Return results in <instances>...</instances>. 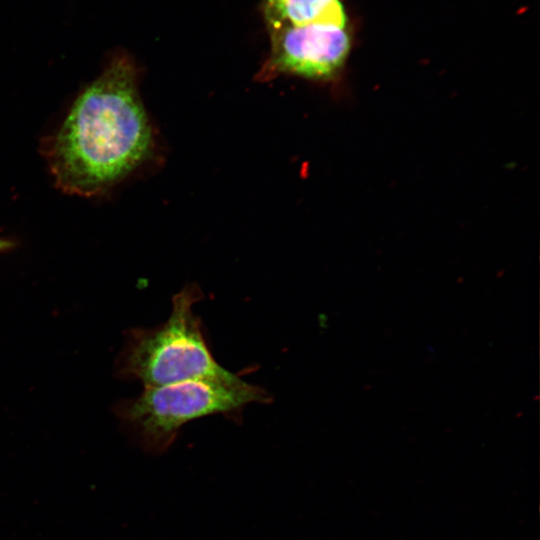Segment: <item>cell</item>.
<instances>
[{"label": "cell", "mask_w": 540, "mask_h": 540, "mask_svg": "<svg viewBox=\"0 0 540 540\" xmlns=\"http://www.w3.org/2000/svg\"><path fill=\"white\" fill-rule=\"evenodd\" d=\"M262 12L268 31L312 22L347 23L340 0H264Z\"/></svg>", "instance_id": "5b68a950"}, {"label": "cell", "mask_w": 540, "mask_h": 540, "mask_svg": "<svg viewBox=\"0 0 540 540\" xmlns=\"http://www.w3.org/2000/svg\"><path fill=\"white\" fill-rule=\"evenodd\" d=\"M272 400L267 390L239 377L229 381L193 379L145 388L138 397L124 401L118 414L145 451L161 454L188 422L210 415L240 422L246 406Z\"/></svg>", "instance_id": "3957f363"}, {"label": "cell", "mask_w": 540, "mask_h": 540, "mask_svg": "<svg viewBox=\"0 0 540 540\" xmlns=\"http://www.w3.org/2000/svg\"><path fill=\"white\" fill-rule=\"evenodd\" d=\"M271 53L265 75L289 74L328 80L343 67L351 38L346 26L312 22L269 30Z\"/></svg>", "instance_id": "277c9868"}, {"label": "cell", "mask_w": 540, "mask_h": 540, "mask_svg": "<svg viewBox=\"0 0 540 540\" xmlns=\"http://www.w3.org/2000/svg\"><path fill=\"white\" fill-rule=\"evenodd\" d=\"M204 298L198 284H186L173 296L168 319L153 328L130 332L119 357V373L144 388L193 379L229 381L238 376L214 358L193 306Z\"/></svg>", "instance_id": "7a4b0ae2"}, {"label": "cell", "mask_w": 540, "mask_h": 540, "mask_svg": "<svg viewBox=\"0 0 540 540\" xmlns=\"http://www.w3.org/2000/svg\"><path fill=\"white\" fill-rule=\"evenodd\" d=\"M137 76L129 55L113 54L45 141L47 165L65 193L100 195L150 156L152 130Z\"/></svg>", "instance_id": "6da1fadb"}]
</instances>
